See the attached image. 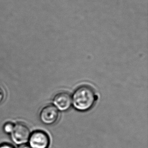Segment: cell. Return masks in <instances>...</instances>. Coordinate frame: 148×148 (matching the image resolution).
I'll use <instances>...</instances> for the list:
<instances>
[{
	"label": "cell",
	"mask_w": 148,
	"mask_h": 148,
	"mask_svg": "<svg viewBox=\"0 0 148 148\" xmlns=\"http://www.w3.org/2000/svg\"><path fill=\"white\" fill-rule=\"evenodd\" d=\"M97 97L94 89L87 85H82L76 88L72 95L74 108L80 112H85L92 108Z\"/></svg>",
	"instance_id": "6da1fadb"
},
{
	"label": "cell",
	"mask_w": 148,
	"mask_h": 148,
	"mask_svg": "<svg viewBox=\"0 0 148 148\" xmlns=\"http://www.w3.org/2000/svg\"><path fill=\"white\" fill-rule=\"evenodd\" d=\"M30 130L23 123H17L14 125V129L10 134L13 142L18 145L25 144L30 137Z\"/></svg>",
	"instance_id": "7a4b0ae2"
},
{
	"label": "cell",
	"mask_w": 148,
	"mask_h": 148,
	"mask_svg": "<svg viewBox=\"0 0 148 148\" xmlns=\"http://www.w3.org/2000/svg\"><path fill=\"white\" fill-rule=\"evenodd\" d=\"M28 142L30 148H47L50 139L46 132L36 130L30 134Z\"/></svg>",
	"instance_id": "3957f363"
},
{
	"label": "cell",
	"mask_w": 148,
	"mask_h": 148,
	"mask_svg": "<svg viewBox=\"0 0 148 148\" xmlns=\"http://www.w3.org/2000/svg\"><path fill=\"white\" fill-rule=\"evenodd\" d=\"M59 112L57 108L53 105H48L40 111V119L41 122L46 125H52L58 120Z\"/></svg>",
	"instance_id": "277c9868"
},
{
	"label": "cell",
	"mask_w": 148,
	"mask_h": 148,
	"mask_svg": "<svg viewBox=\"0 0 148 148\" xmlns=\"http://www.w3.org/2000/svg\"><path fill=\"white\" fill-rule=\"evenodd\" d=\"M53 103L56 108L62 111L68 110L72 103L70 94L65 92L57 93L53 98Z\"/></svg>",
	"instance_id": "5b68a950"
},
{
	"label": "cell",
	"mask_w": 148,
	"mask_h": 148,
	"mask_svg": "<svg viewBox=\"0 0 148 148\" xmlns=\"http://www.w3.org/2000/svg\"><path fill=\"white\" fill-rule=\"evenodd\" d=\"M14 125L15 124L12 122H7L3 126V131L7 134H10L14 129Z\"/></svg>",
	"instance_id": "8992f818"
},
{
	"label": "cell",
	"mask_w": 148,
	"mask_h": 148,
	"mask_svg": "<svg viewBox=\"0 0 148 148\" xmlns=\"http://www.w3.org/2000/svg\"><path fill=\"white\" fill-rule=\"evenodd\" d=\"M0 148H15L12 145L10 144H3L0 145Z\"/></svg>",
	"instance_id": "52a82bcc"
},
{
	"label": "cell",
	"mask_w": 148,
	"mask_h": 148,
	"mask_svg": "<svg viewBox=\"0 0 148 148\" xmlns=\"http://www.w3.org/2000/svg\"><path fill=\"white\" fill-rule=\"evenodd\" d=\"M4 96H5V94H4V90L0 87V103L3 101V100L4 99Z\"/></svg>",
	"instance_id": "ba28073f"
},
{
	"label": "cell",
	"mask_w": 148,
	"mask_h": 148,
	"mask_svg": "<svg viewBox=\"0 0 148 148\" xmlns=\"http://www.w3.org/2000/svg\"><path fill=\"white\" fill-rule=\"evenodd\" d=\"M17 148H30L28 145H26V144L21 145H19V146Z\"/></svg>",
	"instance_id": "9c48e42d"
}]
</instances>
